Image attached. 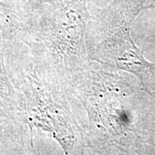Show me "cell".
Wrapping results in <instances>:
<instances>
[{"label":"cell","instance_id":"6da1fadb","mask_svg":"<svg viewBox=\"0 0 155 155\" xmlns=\"http://www.w3.org/2000/svg\"><path fill=\"white\" fill-rule=\"evenodd\" d=\"M15 106L14 93L5 72L0 49V118L11 115L12 111L15 109Z\"/></svg>","mask_w":155,"mask_h":155},{"label":"cell","instance_id":"7a4b0ae2","mask_svg":"<svg viewBox=\"0 0 155 155\" xmlns=\"http://www.w3.org/2000/svg\"><path fill=\"white\" fill-rule=\"evenodd\" d=\"M11 10L9 6L0 2V38L8 35L12 28Z\"/></svg>","mask_w":155,"mask_h":155},{"label":"cell","instance_id":"3957f363","mask_svg":"<svg viewBox=\"0 0 155 155\" xmlns=\"http://www.w3.org/2000/svg\"><path fill=\"white\" fill-rule=\"evenodd\" d=\"M14 131L15 129L10 125L0 122V153H6L9 147L14 142Z\"/></svg>","mask_w":155,"mask_h":155}]
</instances>
